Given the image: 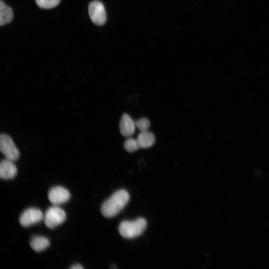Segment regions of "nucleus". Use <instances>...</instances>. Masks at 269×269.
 I'll return each instance as SVG.
<instances>
[{
    "mask_svg": "<svg viewBox=\"0 0 269 269\" xmlns=\"http://www.w3.org/2000/svg\"><path fill=\"white\" fill-rule=\"evenodd\" d=\"M129 199V194L126 190H118L102 204V215L108 218L115 216L125 207Z\"/></svg>",
    "mask_w": 269,
    "mask_h": 269,
    "instance_id": "f257e3e1",
    "label": "nucleus"
},
{
    "mask_svg": "<svg viewBox=\"0 0 269 269\" xmlns=\"http://www.w3.org/2000/svg\"><path fill=\"white\" fill-rule=\"evenodd\" d=\"M146 225V221L143 218H138L134 221L126 220L120 223L119 231L123 237L132 239L141 235Z\"/></svg>",
    "mask_w": 269,
    "mask_h": 269,
    "instance_id": "f03ea898",
    "label": "nucleus"
},
{
    "mask_svg": "<svg viewBox=\"0 0 269 269\" xmlns=\"http://www.w3.org/2000/svg\"><path fill=\"white\" fill-rule=\"evenodd\" d=\"M66 218L64 210L57 205H54L47 209L43 220L47 227L53 229L64 222Z\"/></svg>",
    "mask_w": 269,
    "mask_h": 269,
    "instance_id": "7ed1b4c3",
    "label": "nucleus"
},
{
    "mask_svg": "<svg viewBox=\"0 0 269 269\" xmlns=\"http://www.w3.org/2000/svg\"><path fill=\"white\" fill-rule=\"evenodd\" d=\"M0 149L5 158L13 161L17 160L19 152L12 139L8 135L2 134L0 136Z\"/></svg>",
    "mask_w": 269,
    "mask_h": 269,
    "instance_id": "20e7f679",
    "label": "nucleus"
},
{
    "mask_svg": "<svg viewBox=\"0 0 269 269\" xmlns=\"http://www.w3.org/2000/svg\"><path fill=\"white\" fill-rule=\"evenodd\" d=\"M88 12L92 21L96 25H102L107 19L103 4L100 1L93 0L88 5Z\"/></svg>",
    "mask_w": 269,
    "mask_h": 269,
    "instance_id": "39448f33",
    "label": "nucleus"
},
{
    "mask_svg": "<svg viewBox=\"0 0 269 269\" xmlns=\"http://www.w3.org/2000/svg\"><path fill=\"white\" fill-rule=\"evenodd\" d=\"M42 211L36 208H29L25 210L20 215L19 223L24 227H29L40 222L43 219Z\"/></svg>",
    "mask_w": 269,
    "mask_h": 269,
    "instance_id": "423d86ee",
    "label": "nucleus"
},
{
    "mask_svg": "<svg viewBox=\"0 0 269 269\" xmlns=\"http://www.w3.org/2000/svg\"><path fill=\"white\" fill-rule=\"evenodd\" d=\"M48 199L53 205H57L65 203L70 198L69 191L65 188L57 186L52 187L48 192Z\"/></svg>",
    "mask_w": 269,
    "mask_h": 269,
    "instance_id": "0eeeda50",
    "label": "nucleus"
},
{
    "mask_svg": "<svg viewBox=\"0 0 269 269\" xmlns=\"http://www.w3.org/2000/svg\"><path fill=\"white\" fill-rule=\"evenodd\" d=\"M135 127V122L129 115L124 114L119 124L121 134L124 136L130 137L134 133Z\"/></svg>",
    "mask_w": 269,
    "mask_h": 269,
    "instance_id": "6e6552de",
    "label": "nucleus"
},
{
    "mask_svg": "<svg viewBox=\"0 0 269 269\" xmlns=\"http://www.w3.org/2000/svg\"><path fill=\"white\" fill-rule=\"evenodd\" d=\"M17 168L13 161L4 159L0 163V177L3 179H9L13 178L17 174Z\"/></svg>",
    "mask_w": 269,
    "mask_h": 269,
    "instance_id": "1a4fd4ad",
    "label": "nucleus"
},
{
    "mask_svg": "<svg viewBox=\"0 0 269 269\" xmlns=\"http://www.w3.org/2000/svg\"><path fill=\"white\" fill-rule=\"evenodd\" d=\"M140 148H148L154 143L155 138L154 134L148 131L141 132L136 138Z\"/></svg>",
    "mask_w": 269,
    "mask_h": 269,
    "instance_id": "9d476101",
    "label": "nucleus"
},
{
    "mask_svg": "<svg viewBox=\"0 0 269 269\" xmlns=\"http://www.w3.org/2000/svg\"><path fill=\"white\" fill-rule=\"evenodd\" d=\"M30 245L34 251L39 252L48 248L50 245V242L45 237L36 236L30 240Z\"/></svg>",
    "mask_w": 269,
    "mask_h": 269,
    "instance_id": "9b49d317",
    "label": "nucleus"
},
{
    "mask_svg": "<svg viewBox=\"0 0 269 269\" xmlns=\"http://www.w3.org/2000/svg\"><path fill=\"white\" fill-rule=\"evenodd\" d=\"M13 12L10 7L7 5L2 0L0 1V25L9 23L12 19Z\"/></svg>",
    "mask_w": 269,
    "mask_h": 269,
    "instance_id": "f8f14e48",
    "label": "nucleus"
},
{
    "mask_svg": "<svg viewBox=\"0 0 269 269\" xmlns=\"http://www.w3.org/2000/svg\"><path fill=\"white\" fill-rule=\"evenodd\" d=\"M124 147L126 151L133 152L140 148L136 139L129 138L124 142Z\"/></svg>",
    "mask_w": 269,
    "mask_h": 269,
    "instance_id": "ddd939ff",
    "label": "nucleus"
},
{
    "mask_svg": "<svg viewBox=\"0 0 269 269\" xmlns=\"http://www.w3.org/2000/svg\"><path fill=\"white\" fill-rule=\"evenodd\" d=\"M35 2L40 8L49 9L56 6L60 0H35Z\"/></svg>",
    "mask_w": 269,
    "mask_h": 269,
    "instance_id": "4468645a",
    "label": "nucleus"
},
{
    "mask_svg": "<svg viewBox=\"0 0 269 269\" xmlns=\"http://www.w3.org/2000/svg\"><path fill=\"white\" fill-rule=\"evenodd\" d=\"M134 122L136 127L139 130L140 132L147 131L150 127L149 121L145 118H140Z\"/></svg>",
    "mask_w": 269,
    "mask_h": 269,
    "instance_id": "2eb2a0df",
    "label": "nucleus"
},
{
    "mask_svg": "<svg viewBox=\"0 0 269 269\" xmlns=\"http://www.w3.org/2000/svg\"><path fill=\"white\" fill-rule=\"evenodd\" d=\"M71 269H83V267L79 264H76L72 266L70 268Z\"/></svg>",
    "mask_w": 269,
    "mask_h": 269,
    "instance_id": "dca6fc26",
    "label": "nucleus"
}]
</instances>
